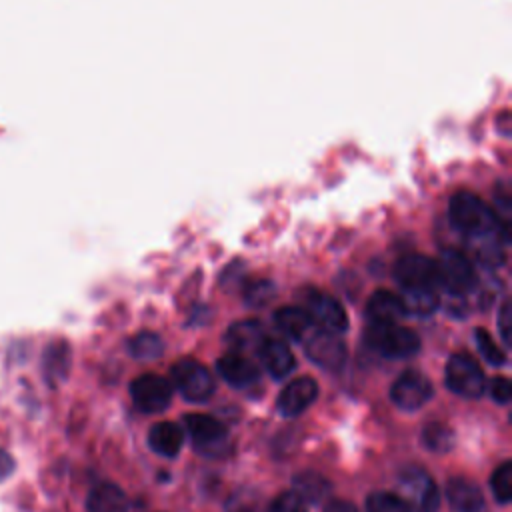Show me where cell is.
Instances as JSON below:
<instances>
[{
    "mask_svg": "<svg viewBox=\"0 0 512 512\" xmlns=\"http://www.w3.org/2000/svg\"><path fill=\"white\" fill-rule=\"evenodd\" d=\"M14 472V458L0 448V480L8 478Z\"/></svg>",
    "mask_w": 512,
    "mask_h": 512,
    "instance_id": "34",
    "label": "cell"
},
{
    "mask_svg": "<svg viewBox=\"0 0 512 512\" xmlns=\"http://www.w3.org/2000/svg\"><path fill=\"white\" fill-rule=\"evenodd\" d=\"M88 512H126V494L114 484H98L86 500Z\"/></svg>",
    "mask_w": 512,
    "mask_h": 512,
    "instance_id": "20",
    "label": "cell"
},
{
    "mask_svg": "<svg viewBox=\"0 0 512 512\" xmlns=\"http://www.w3.org/2000/svg\"><path fill=\"white\" fill-rule=\"evenodd\" d=\"M448 218L462 234H480L498 228L490 206L470 190H458L448 200Z\"/></svg>",
    "mask_w": 512,
    "mask_h": 512,
    "instance_id": "1",
    "label": "cell"
},
{
    "mask_svg": "<svg viewBox=\"0 0 512 512\" xmlns=\"http://www.w3.org/2000/svg\"><path fill=\"white\" fill-rule=\"evenodd\" d=\"M264 364V368L274 376V378H284L292 372L294 368V354L290 352V348L282 342V340H274L268 338L260 344L258 352H256Z\"/></svg>",
    "mask_w": 512,
    "mask_h": 512,
    "instance_id": "16",
    "label": "cell"
},
{
    "mask_svg": "<svg viewBox=\"0 0 512 512\" xmlns=\"http://www.w3.org/2000/svg\"><path fill=\"white\" fill-rule=\"evenodd\" d=\"M266 340V334H264V328L260 326V322L256 320H242V322H236L228 328L226 332V342L228 346L238 352V354H244L246 352H258L260 344Z\"/></svg>",
    "mask_w": 512,
    "mask_h": 512,
    "instance_id": "18",
    "label": "cell"
},
{
    "mask_svg": "<svg viewBox=\"0 0 512 512\" xmlns=\"http://www.w3.org/2000/svg\"><path fill=\"white\" fill-rule=\"evenodd\" d=\"M402 300H404L406 312H414V314H430L438 306L436 292H410Z\"/></svg>",
    "mask_w": 512,
    "mask_h": 512,
    "instance_id": "29",
    "label": "cell"
},
{
    "mask_svg": "<svg viewBox=\"0 0 512 512\" xmlns=\"http://www.w3.org/2000/svg\"><path fill=\"white\" fill-rule=\"evenodd\" d=\"M448 502L456 512H482L484 510V496L480 488L468 478H452L446 486Z\"/></svg>",
    "mask_w": 512,
    "mask_h": 512,
    "instance_id": "17",
    "label": "cell"
},
{
    "mask_svg": "<svg viewBox=\"0 0 512 512\" xmlns=\"http://www.w3.org/2000/svg\"><path fill=\"white\" fill-rule=\"evenodd\" d=\"M306 354L312 362L326 370H340L346 362V346L334 334L326 330H318L306 340Z\"/></svg>",
    "mask_w": 512,
    "mask_h": 512,
    "instance_id": "12",
    "label": "cell"
},
{
    "mask_svg": "<svg viewBox=\"0 0 512 512\" xmlns=\"http://www.w3.org/2000/svg\"><path fill=\"white\" fill-rule=\"evenodd\" d=\"M184 424L198 450L208 454H222L226 444V428L220 420L208 414H186Z\"/></svg>",
    "mask_w": 512,
    "mask_h": 512,
    "instance_id": "10",
    "label": "cell"
},
{
    "mask_svg": "<svg viewBox=\"0 0 512 512\" xmlns=\"http://www.w3.org/2000/svg\"><path fill=\"white\" fill-rule=\"evenodd\" d=\"M274 324L284 336H288L292 340H300L308 332L312 322H310L304 308H300V306H282L274 312Z\"/></svg>",
    "mask_w": 512,
    "mask_h": 512,
    "instance_id": "21",
    "label": "cell"
},
{
    "mask_svg": "<svg viewBox=\"0 0 512 512\" xmlns=\"http://www.w3.org/2000/svg\"><path fill=\"white\" fill-rule=\"evenodd\" d=\"M400 494L402 502L410 512H436L440 496L434 480L416 466H408L400 472Z\"/></svg>",
    "mask_w": 512,
    "mask_h": 512,
    "instance_id": "4",
    "label": "cell"
},
{
    "mask_svg": "<svg viewBox=\"0 0 512 512\" xmlns=\"http://www.w3.org/2000/svg\"><path fill=\"white\" fill-rule=\"evenodd\" d=\"M438 284L452 294H466L476 284V270L470 258L460 250H444L436 260Z\"/></svg>",
    "mask_w": 512,
    "mask_h": 512,
    "instance_id": "6",
    "label": "cell"
},
{
    "mask_svg": "<svg viewBox=\"0 0 512 512\" xmlns=\"http://www.w3.org/2000/svg\"><path fill=\"white\" fill-rule=\"evenodd\" d=\"M324 512H356V508L352 506V504H348V502H342V500H336V502H332V504H328L326 506V510Z\"/></svg>",
    "mask_w": 512,
    "mask_h": 512,
    "instance_id": "35",
    "label": "cell"
},
{
    "mask_svg": "<svg viewBox=\"0 0 512 512\" xmlns=\"http://www.w3.org/2000/svg\"><path fill=\"white\" fill-rule=\"evenodd\" d=\"M270 512H306V508L296 494H282L272 502Z\"/></svg>",
    "mask_w": 512,
    "mask_h": 512,
    "instance_id": "31",
    "label": "cell"
},
{
    "mask_svg": "<svg viewBox=\"0 0 512 512\" xmlns=\"http://www.w3.org/2000/svg\"><path fill=\"white\" fill-rule=\"evenodd\" d=\"M318 396V384L314 378L302 376L292 380L278 396V410L284 416H298L302 414Z\"/></svg>",
    "mask_w": 512,
    "mask_h": 512,
    "instance_id": "13",
    "label": "cell"
},
{
    "mask_svg": "<svg viewBox=\"0 0 512 512\" xmlns=\"http://www.w3.org/2000/svg\"><path fill=\"white\" fill-rule=\"evenodd\" d=\"M490 394H492V398H494L496 402L506 404V402L512 398V384H510V380L504 378V376L494 378V380L490 382Z\"/></svg>",
    "mask_w": 512,
    "mask_h": 512,
    "instance_id": "33",
    "label": "cell"
},
{
    "mask_svg": "<svg viewBox=\"0 0 512 512\" xmlns=\"http://www.w3.org/2000/svg\"><path fill=\"white\" fill-rule=\"evenodd\" d=\"M330 484L314 472H302L294 478V494L304 502H320L328 496Z\"/></svg>",
    "mask_w": 512,
    "mask_h": 512,
    "instance_id": "23",
    "label": "cell"
},
{
    "mask_svg": "<svg viewBox=\"0 0 512 512\" xmlns=\"http://www.w3.org/2000/svg\"><path fill=\"white\" fill-rule=\"evenodd\" d=\"M474 340H476V346L480 350V354L494 366H500L506 362V354L500 350V346L494 342V338L490 336L488 330L484 328H476L474 330Z\"/></svg>",
    "mask_w": 512,
    "mask_h": 512,
    "instance_id": "27",
    "label": "cell"
},
{
    "mask_svg": "<svg viewBox=\"0 0 512 512\" xmlns=\"http://www.w3.org/2000/svg\"><path fill=\"white\" fill-rule=\"evenodd\" d=\"M394 280L404 288L406 294L410 292H436L438 284V268L436 260L424 254H404L394 264Z\"/></svg>",
    "mask_w": 512,
    "mask_h": 512,
    "instance_id": "3",
    "label": "cell"
},
{
    "mask_svg": "<svg viewBox=\"0 0 512 512\" xmlns=\"http://www.w3.org/2000/svg\"><path fill=\"white\" fill-rule=\"evenodd\" d=\"M184 434L172 422H158L148 432V444L156 454L162 456H176L182 448Z\"/></svg>",
    "mask_w": 512,
    "mask_h": 512,
    "instance_id": "19",
    "label": "cell"
},
{
    "mask_svg": "<svg viewBox=\"0 0 512 512\" xmlns=\"http://www.w3.org/2000/svg\"><path fill=\"white\" fill-rule=\"evenodd\" d=\"M390 396L398 408L416 410L424 406L432 396V384L422 372L406 370L394 380Z\"/></svg>",
    "mask_w": 512,
    "mask_h": 512,
    "instance_id": "9",
    "label": "cell"
},
{
    "mask_svg": "<svg viewBox=\"0 0 512 512\" xmlns=\"http://www.w3.org/2000/svg\"><path fill=\"white\" fill-rule=\"evenodd\" d=\"M172 378L176 388L186 400L204 402L214 392V380L210 372L192 358H182L172 366Z\"/></svg>",
    "mask_w": 512,
    "mask_h": 512,
    "instance_id": "7",
    "label": "cell"
},
{
    "mask_svg": "<svg viewBox=\"0 0 512 512\" xmlns=\"http://www.w3.org/2000/svg\"><path fill=\"white\" fill-rule=\"evenodd\" d=\"M216 370H218V374H220L230 386H236V388L250 386V384L258 378V368H256V364H254L248 356L238 354V352L224 354L222 358H218Z\"/></svg>",
    "mask_w": 512,
    "mask_h": 512,
    "instance_id": "15",
    "label": "cell"
},
{
    "mask_svg": "<svg viewBox=\"0 0 512 512\" xmlns=\"http://www.w3.org/2000/svg\"><path fill=\"white\" fill-rule=\"evenodd\" d=\"M364 338L374 352L386 358H408L420 348L418 334L398 324H370Z\"/></svg>",
    "mask_w": 512,
    "mask_h": 512,
    "instance_id": "2",
    "label": "cell"
},
{
    "mask_svg": "<svg viewBox=\"0 0 512 512\" xmlns=\"http://www.w3.org/2000/svg\"><path fill=\"white\" fill-rule=\"evenodd\" d=\"M134 404L144 412H162L172 398L170 384L156 376V374H144L138 376L130 386Z\"/></svg>",
    "mask_w": 512,
    "mask_h": 512,
    "instance_id": "11",
    "label": "cell"
},
{
    "mask_svg": "<svg viewBox=\"0 0 512 512\" xmlns=\"http://www.w3.org/2000/svg\"><path fill=\"white\" fill-rule=\"evenodd\" d=\"M70 370V348L66 342H52L44 352V374L50 382L66 378Z\"/></svg>",
    "mask_w": 512,
    "mask_h": 512,
    "instance_id": "22",
    "label": "cell"
},
{
    "mask_svg": "<svg viewBox=\"0 0 512 512\" xmlns=\"http://www.w3.org/2000/svg\"><path fill=\"white\" fill-rule=\"evenodd\" d=\"M272 292H274V288L270 282H256L246 290V302L250 306H262L270 300Z\"/></svg>",
    "mask_w": 512,
    "mask_h": 512,
    "instance_id": "30",
    "label": "cell"
},
{
    "mask_svg": "<svg viewBox=\"0 0 512 512\" xmlns=\"http://www.w3.org/2000/svg\"><path fill=\"white\" fill-rule=\"evenodd\" d=\"M406 314L402 296L390 290H376L366 302V316L370 324H398Z\"/></svg>",
    "mask_w": 512,
    "mask_h": 512,
    "instance_id": "14",
    "label": "cell"
},
{
    "mask_svg": "<svg viewBox=\"0 0 512 512\" xmlns=\"http://www.w3.org/2000/svg\"><path fill=\"white\" fill-rule=\"evenodd\" d=\"M490 488H492L496 502H500V504L510 502V498H512V462H504L494 470Z\"/></svg>",
    "mask_w": 512,
    "mask_h": 512,
    "instance_id": "26",
    "label": "cell"
},
{
    "mask_svg": "<svg viewBox=\"0 0 512 512\" xmlns=\"http://www.w3.org/2000/svg\"><path fill=\"white\" fill-rule=\"evenodd\" d=\"M422 442L432 452H448L454 446V432L442 422H432L424 426Z\"/></svg>",
    "mask_w": 512,
    "mask_h": 512,
    "instance_id": "25",
    "label": "cell"
},
{
    "mask_svg": "<svg viewBox=\"0 0 512 512\" xmlns=\"http://www.w3.org/2000/svg\"><path fill=\"white\" fill-rule=\"evenodd\" d=\"M128 350H130V354L134 358L152 360V358H158L162 354L164 344H162V338L158 334H154V332H140L134 338H130Z\"/></svg>",
    "mask_w": 512,
    "mask_h": 512,
    "instance_id": "24",
    "label": "cell"
},
{
    "mask_svg": "<svg viewBox=\"0 0 512 512\" xmlns=\"http://www.w3.org/2000/svg\"><path fill=\"white\" fill-rule=\"evenodd\" d=\"M446 384L452 392L460 396L478 398L484 394L486 376L480 364L470 354L458 352L452 354L446 364Z\"/></svg>",
    "mask_w": 512,
    "mask_h": 512,
    "instance_id": "5",
    "label": "cell"
},
{
    "mask_svg": "<svg viewBox=\"0 0 512 512\" xmlns=\"http://www.w3.org/2000/svg\"><path fill=\"white\" fill-rule=\"evenodd\" d=\"M304 310H306L310 322L318 324L320 330L338 334L348 328V316H346L344 306L336 298H332L324 292L310 290L304 300Z\"/></svg>",
    "mask_w": 512,
    "mask_h": 512,
    "instance_id": "8",
    "label": "cell"
},
{
    "mask_svg": "<svg viewBox=\"0 0 512 512\" xmlns=\"http://www.w3.org/2000/svg\"><path fill=\"white\" fill-rule=\"evenodd\" d=\"M368 512H410L408 506L400 500V496L386 494V492H374L366 500Z\"/></svg>",
    "mask_w": 512,
    "mask_h": 512,
    "instance_id": "28",
    "label": "cell"
},
{
    "mask_svg": "<svg viewBox=\"0 0 512 512\" xmlns=\"http://www.w3.org/2000/svg\"><path fill=\"white\" fill-rule=\"evenodd\" d=\"M498 328H500V336L504 340V344H510V336H512V306L510 300H504L498 312Z\"/></svg>",
    "mask_w": 512,
    "mask_h": 512,
    "instance_id": "32",
    "label": "cell"
}]
</instances>
